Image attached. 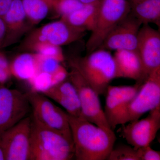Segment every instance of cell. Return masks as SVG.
I'll return each mask as SVG.
<instances>
[{"label": "cell", "mask_w": 160, "mask_h": 160, "mask_svg": "<svg viewBox=\"0 0 160 160\" xmlns=\"http://www.w3.org/2000/svg\"><path fill=\"white\" fill-rule=\"evenodd\" d=\"M145 118L122 125L120 134L135 149L149 146L160 128V105L149 111Z\"/></svg>", "instance_id": "cell-10"}, {"label": "cell", "mask_w": 160, "mask_h": 160, "mask_svg": "<svg viewBox=\"0 0 160 160\" xmlns=\"http://www.w3.org/2000/svg\"><path fill=\"white\" fill-rule=\"evenodd\" d=\"M10 45L8 28L4 18L0 16V49Z\"/></svg>", "instance_id": "cell-28"}, {"label": "cell", "mask_w": 160, "mask_h": 160, "mask_svg": "<svg viewBox=\"0 0 160 160\" xmlns=\"http://www.w3.org/2000/svg\"><path fill=\"white\" fill-rule=\"evenodd\" d=\"M32 112V119L40 125L58 132L72 139L68 113L41 92H27Z\"/></svg>", "instance_id": "cell-5"}, {"label": "cell", "mask_w": 160, "mask_h": 160, "mask_svg": "<svg viewBox=\"0 0 160 160\" xmlns=\"http://www.w3.org/2000/svg\"><path fill=\"white\" fill-rule=\"evenodd\" d=\"M129 2V13L142 25L153 24L160 27V0H135Z\"/></svg>", "instance_id": "cell-19"}, {"label": "cell", "mask_w": 160, "mask_h": 160, "mask_svg": "<svg viewBox=\"0 0 160 160\" xmlns=\"http://www.w3.org/2000/svg\"><path fill=\"white\" fill-rule=\"evenodd\" d=\"M5 160V156L2 147L0 146V160Z\"/></svg>", "instance_id": "cell-31"}, {"label": "cell", "mask_w": 160, "mask_h": 160, "mask_svg": "<svg viewBox=\"0 0 160 160\" xmlns=\"http://www.w3.org/2000/svg\"><path fill=\"white\" fill-rule=\"evenodd\" d=\"M86 31L72 26L62 19L46 24L28 36L24 45L34 42H46L62 47L79 40Z\"/></svg>", "instance_id": "cell-11"}, {"label": "cell", "mask_w": 160, "mask_h": 160, "mask_svg": "<svg viewBox=\"0 0 160 160\" xmlns=\"http://www.w3.org/2000/svg\"><path fill=\"white\" fill-rule=\"evenodd\" d=\"M31 117L27 116L0 137L6 160H30Z\"/></svg>", "instance_id": "cell-7"}, {"label": "cell", "mask_w": 160, "mask_h": 160, "mask_svg": "<svg viewBox=\"0 0 160 160\" xmlns=\"http://www.w3.org/2000/svg\"><path fill=\"white\" fill-rule=\"evenodd\" d=\"M12 77L10 62L6 54L0 49V85L5 86Z\"/></svg>", "instance_id": "cell-26"}, {"label": "cell", "mask_w": 160, "mask_h": 160, "mask_svg": "<svg viewBox=\"0 0 160 160\" xmlns=\"http://www.w3.org/2000/svg\"><path fill=\"white\" fill-rule=\"evenodd\" d=\"M160 105V68L149 75L131 100L121 119V125L139 119Z\"/></svg>", "instance_id": "cell-6"}, {"label": "cell", "mask_w": 160, "mask_h": 160, "mask_svg": "<svg viewBox=\"0 0 160 160\" xmlns=\"http://www.w3.org/2000/svg\"><path fill=\"white\" fill-rule=\"evenodd\" d=\"M137 51L142 61L146 80L150 73L160 68L159 30L149 25H142L138 34Z\"/></svg>", "instance_id": "cell-13"}, {"label": "cell", "mask_w": 160, "mask_h": 160, "mask_svg": "<svg viewBox=\"0 0 160 160\" xmlns=\"http://www.w3.org/2000/svg\"><path fill=\"white\" fill-rule=\"evenodd\" d=\"M68 78L77 91L83 118L104 129L110 128L104 114L99 95L75 69L71 68Z\"/></svg>", "instance_id": "cell-8"}, {"label": "cell", "mask_w": 160, "mask_h": 160, "mask_svg": "<svg viewBox=\"0 0 160 160\" xmlns=\"http://www.w3.org/2000/svg\"><path fill=\"white\" fill-rule=\"evenodd\" d=\"M13 0H0V16H4L9 7Z\"/></svg>", "instance_id": "cell-29"}, {"label": "cell", "mask_w": 160, "mask_h": 160, "mask_svg": "<svg viewBox=\"0 0 160 160\" xmlns=\"http://www.w3.org/2000/svg\"><path fill=\"white\" fill-rule=\"evenodd\" d=\"M29 23L34 25L45 19L52 9L53 0H21Z\"/></svg>", "instance_id": "cell-21"}, {"label": "cell", "mask_w": 160, "mask_h": 160, "mask_svg": "<svg viewBox=\"0 0 160 160\" xmlns=\"http://www.w3.org/2000/svg\"><path fill=\"white\" fill-rule=\"evenodd\" d=\"M140 160H160V152L151 148L149 146L141 147L137 149Z\"/></svg>", "instance_id": "cell-27"}, {"label": "cell", "mask_w": 160, "mask_h": 160, "mask_svg": "<svg viewBox=\"0 0 160 160\" xmlns=\"http://www.w3.org/2000/svg\"><path fill=\"white\" fill-rule=\"evenodd\" d=\"M108 160H140L137 149L126 144H120L114 147L110 152Z\"/></svg>", "instance_id": "cell-24"}, {"label": "cell", "mask_w": 160, "mask_h": 160, "mask_svg": "<svg viewBox=\"0 0 160 160\" xmlns=\"http://www.w3.org/2000/svg\"><path fill=\"white\" fill-rule=\"evenodd\" d=\"M127 1H129V2H132V1H135V0H127Z\"/></svg>", "instance_id": "cell-32"}, {"label": "cell", "mask_w": 160, "mask_h": 160, "mask_svg": "<svg viewBox=\"0 0 160 160\" xmlns=\"http://www.w3.org/2000/svg\"><path fill=\"white\" fill-rule=\"evenodd\" d=\"M69 65L99 95L105 94L110 82L115 78L113 55L106 49H98L83 57L72 58Z\"/></svg>", "instance_id": "cell-2"}, {"label": "cell", "mask_w": 160, "mask_h": 160, "mask_svg": "<svg viewBox=\"0 0 160 160\" xmlns=\"http://www.w3.org/2000/svg\"><path fill=\"white\" fill-rule=\"evenodd\" d=\"M3 18L8 28L12 45L26 32L28 23L30 24L21 0H13Z\"/></svg>", "instance_id": "cell-17"}, {"label": "cell", "mask_w": 160, "mask_h": 160, "mask_svg": "<svg viewBox=\"0 0 160 160\" xmlns=\"http://www.w3.org/2000/svg\"><path fill=\"white\" fill-rule=\"evenodd\" d=\"M84 5L79 0H53L52 9L62 18L80 9Z\"/></svg>", "instance_id": "cell-25"}, {"label": "cell", "mask_w": 160, "mask_h": 160, "mask_svg": "<svg viewBox=\"0 0 160 160\" xmlns=\"http://www.w3.org/2000/svg\"><path fill=\"white\" fill-rule=\"evenodd\" d=\"M28 82L31 87V91L41 93L58 83L52 75L41 71L38 72Z\"/></svg>", "instance_id": "cell-23"}, {"label": "cell", "mask_w": 160, "mask_h": 160, "mask_svg": "<svg viewBox=\"0 0 160 160\" xmlns=\"http://www.w3.org/2000/svg\"><path fill=\"white\" fill-rule=\"evenodd\" d=\"M99 2V0L95 2L84 5L80 9L61 18L72 26L91 32L95 24Z\"/></svg>", "instance_id": "cell-20"}, {"label": "cell", "mask_w": 160, "mask_h": 160, "mask_svg": "<svg viewBox=\"0 0 160 160\" xmlns=\"http://www.w3.org/2000/svg\"><path fill=\"white\" fill-rule=\"evenodd\" d=\"M79 1L84 5H86V4L95 2L99 0H79Z\"/></svg>", "instance_id": "cell-30"}, {"label": "cell", "mask_w": 160, "mask_h": 160, "mask_svg": "<svg viewBox=\"0 0 160 160\" xmlns=\"http://www.w3.org/2000/svg\"><path fill=\"white\" fill-rule=\"evenodd\" d=\"M68 120L76 159L107 160L116 140L114 131L104 129L84 118L69 114Z\"/></svg>", "instance_id": "cell-1"}, {"label": "cell", "mask_w": 160, "mask_h": 160, "mask_svg": "<svg viewBox=\"0 0 160 160\" xmlns=\"http://www.w3.org/2000/svg\"><path fill=\"white\" fill-rule=\"evenodd\" d=\"M25 48L43 56L52 58L60 62L65 60L62 47L46 42H34L24 45Z\"/></svg>", "instance_id": "cell-22"}, {"label": "cell", "mask_w": 160, "mask_h": 160, "mask_svg": "<svg viewBox=\"0 0 160 160\" xmlns=\"http://www.w3.org/2000/svg\"><path fill=\"white\" fill-rule=\"evenodd\" d=\"M39 55L35 52L19 54L10 62L12 76L18 80L29 82L39 71Z\"/></svg>", "instance_id": "cell-18"}, {"label": "cell", "mask_w": 160, "mask_h": 160, "mask_svg": "<svg viewBox=\"0 0 160 160\" xmlns=\"http://www.w3.org/2000/svg\"><path fill=\"white\" fill-rule=\"evenodd\" d=\"M42 93L61 105L72 116L83 118L77 91L68 78Z\"/></svg>", "instance_id": "cell-16"}, {"label": "cell", "mask_w": 160, "mask_h": 160, "mask_svg": "<svg viewBox=\"0 0 160 160\" xmlns=\"http://www.w3.org/2000/svg\"><path fill=\"white\" fill-rule=\"evenodd\" d=\"M130 11V2L127 0H99L94 27L86 43L87 53L99 49L112 30Z\"/></svg>", "instance_id": "cell-4"}, {"label": "cell", "mask_w": 160, "mask_h": 160, "mask_svg": "<svg viewBox=\"0 0 160 160\" xmlns=\"http://www.w3.org/2000/svg\"><path fill=\"white\" fill-rule=\"evenodd\" d=\"M142 25L129 13L112 30L99 49L137 50L138 34Z\"/></svg>", "instance_id": "cell-14"}, {"label": "cell", "mask_w": 160, "mask_h": 160, "mask_svg": "<svg viewBox=\"0 0 160 160\" xmlns=\"http://www.w3.org/2000/svg\"><path fill=\"white\" fill-rule=\"evenodd\" d=\"M73 158L72 140L32 119L30 160H70Z\"/></svg>", "instance_id": "cell-3"}, {"label": "cell", "mask_w": 160, "mask_h": 160, "mask_svg": "<svg viewBox=\"0 0 160 160\" xmlns=\"http://www.w3.org/2000/svg\"><path fill=\"white\" fill-rule=\"evenodd\" d=\"M142 84L136 82L133 86H108L105 93L106 105L104 112L106 120L113 131L121 125L124 112Z\"/></svg>", "instance_id": "cell-12"}, {"label": "cell", "mask_w": 160, "mask_h": 160, "mask_svg": "<svg viewBox=\"0 0 160 160\" xmlns=\"http://www.w3.org/2000/svg\"><path fill=\"white\" fill-rule=\"evenodd\" d=\"M31 111L27 93L0 85V137Z\"/></svg>", "instance_id": "cell-9"}, {"label": "cell", "mask_w": 160, "mask_h": 160, "mask_svg": "<svg viewBox=\"0 0 160 160\" xmlns=\"http://www.w3.org/2000/svg\"><path fill=\"white\" fill-rule=\"evenodd\" d=\"M115 66V78H123L145 82L142 61L137 50L119 49L113 55Z\"/></svg>", "instance_id": "cell-15"}]
</instances>
